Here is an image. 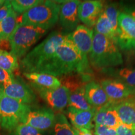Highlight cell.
<instances>
[{"label": "cell", "instance_id": "obj_4", "mask_svg": "<svg viewBox=\"0 0 135 135\" xmlns=\"http://www.w3.org/2000/svg\"><path fill=\"white\" fill-rule=\"evenodd\" d=\"M59 11L60 3L41 0L38 5L21 15L19 23L33 25L48 30L59 20Z\"/></svg>", "mask_w": 135, "mask_h": 135}, {"label": "cell", "instance_id": "obj_12", "mask_svg": "<svg viewBox=\"0 0 135 135\" xmlns=\"http://www.w3.org/2000/svg\"><path fill=\"white\" fill-rule=\"evenodd\" d=\"M55 116V113L51 109H31L26 114L23 123L36 128L40 131H46L53 128Z\"/></svg>", "mask_w": 135, "mask_h": 135}, {"label": "cell", "instance_id": "obj_11", "mask_svg": "<svg viewBox=\"0 0 135 135\" xmlns=\"http://www.w3.org/2000/svg\"><path fill=\"white\" fill-rule=\"evenodd\" d=\"M59 21L62 28L66 31H74L78 26V6L80 1L68 0L60 1Z\"/></svg>", "mask_w": 135, "mask_h": 135}, {"label": "cell", "instance_id": "obj_27", "mask_svg": "<svg viewBox=\"0 0 135 135\" xmlns=\"http://www.w3.org/2000/svg\"><path fill=\"white\" fill-rule=\"evenodd\" d=\"M117 75L121 81L128 85L135 88V68H124L118 71Z\"/></svg>", "mask_w": 135, "mask_h": 135}, {"label": "cell", "instance_id": "obj_1", "mask_svg": "<svg viewBox=\"0 0 135 135\" xmlns=\"http://www.w3.org/2000/svg\"><path fill=\"white\" fill-rule=\"evenodd\" d=\"M36 73L48 74L57 78L76 73L86 75L91 74L88 60L81 55L69 34L51 58Z\"/></svg>", "mask_w": 135, "mask_h": 135}, {"label": "cell", "instance_id": "obj_26", "mask_svg": "<svg viewBox=\"0 0 135 135\" xmlns=\"http://www.w3.org/2000/svg\"><path fill=\"white\" fill-rule=\"evenodd\" d=\"M104 10L110 22L113 31L116 36L118 30V18L119 13L117 6L114 3H109L106 5L105 7L104 8Z\"/></svg>", "mask_w": 135, "mask_h": 135}, {"label": "cell", "instance_id": "obj_6", "mask_svg": "<svg viewBox=\"0 0 135 135\" xmlns=\"http://www.w3.org/2000/svg\"><path fill=\"white\" fill-rule=\"evenodd\" d=\"M31 109L30 105L3 94L0 103V128L12 132L18 124L23 123L26 114Z\"/></svg>", "mask_w": 135, "mask_h": 135}, {"label": "cell", "instance_id": "obj_7", "mask_svg": "<svg viewBox=\"0 0 135 135\" xmlns=\"http://www.w3.org/2000/svg\"><path fill=\"white\" fill-rule=\"evenodd\" d=\"M116 43L121 50L135 49V19L126 12H119Z\"/></svg>", "mask_w": 135, "mask_h": 135}, {"label": "cell", "instance_id": "obj_23", "mask_svg": "<svg viewBox=\"0 0 135 135\" xmlns=\"http://www.w3.org/2000/svg\"><path fill=\"white\" fill-rule=\"evenodd\" d=\"M94 31L97 32L98 33L104 35L108 38L112 39L116 41L115 35L113 31L111 23L106 16L104 9L94 25Z\"/></svg>", "mask_w": 135, "mask_h": 135}, {"label": "cell", "instance_id": "obj_15", "mask_svg": "<svg viewBox=\"0 0 135 135\" xmlns=\"http://www.w3.org/2000/svg\"><path fill=\"white\" fill-rule=\"evenodd\" d=\"M84 91L88 102L96 110L109 103L107 94L99 83L89 81L84 86Z\"/></svg>", "mask_w": 135, "mask_h": 135}, {"label": "cell", "instance_id": "obj_20", "mask_svg": "<svg viewBox=\"0 0 135 135\" xmlns=\"http://www.w3.org/2000/svg\"><path fill=\"white\" fill-rule=\"evenodd\" d=\"M68 107H71L79 110L83 111L95 109L89 104L86 98L84 86L70 91Z\"/></svg>", "mask_w": 135, "mask_h": 135}, {"label": "cell", "instance_id": "obj_10", "mask_svg": "<svg viewBox=\"0 0 135 135\" xmlns=\"http://www.w3.org/2000/svg\"><path fill=\"white\" fill-rule=\"evenodd\" d=\"M41 97L53 111L60 112L68 104L70 91L66 87L61 85L54 89H45L35 87Z\"/></svg>", "mask_w": 135, "mask_h": 135}, {"label": "cell", "instance_id": "obj_5", "mask_svg": "<svg viewBox=\"0 0 135 135\" xmlns=\"http://www.w3.org/2000/svg\"><path fill=\"white\" fill-rule=\"evenodd\" d=\"M47 31L48 30L41 27L18 23L9 40L10 53L17 58L25 56L30 49L46 34Z\"/></svg>", "mask_w": 135, "mask_h": 135}, {"label": "cell", "instance_id": "obj_36", "mask_svg": "<svg viewBox=\"0 0 135 135\" xmlns=\"http://www.w3.org/2000/svg\"><path fill=\"white\" fill-rule=\"evenodd\" d=\"M5 1H4V0H0V8L4 5V4L5 3Z\"/></svg>", "mask_w": 135, "mask_h": 135}, {"label": "cell", "instance_id": "obj_24", "mask_svg": "<svg viewBox=\"0 0 135 135\" xmlns=\"http://www.w3.org/2000/svg\"><path fill=\"white\" fill-rule=\"evenodd\" d=\"M18 67V58L11 53L0 49V68L13 73Z\"/></svg>", "mask_w": 135, "mask_h": 135}, {"label": "cell", "instance_id": "obj_35", "mask_svg": "<svg viewBox=\"0 0 135 135\" xmlns=\"http://www.w3.org/2000/svg\"><path fill=\"white\" fill-rule=\"evenodd\" d=\"M3 95V89H2V87L0 86V103H1V99H2Z\"/></svg>", "mask_w": 135, "mask_h": 135}, {"label": "cell", "instance_id": "obj_21", "mask_svg": "<svg viewBox=\"0 0 135 135\" xmlns=\"http://www.w3.org/2000/svg\"><path fill=\"white\" fill-rule=\"evenodd\" d=\"M53 135H79V131L72 127L63 114L58 113L55 116Z\"/></svg>", "mask_w": 135, "mask_h": 135}, {"label": "cell", "instance_id": "obj_32", "mask_svg": "<svg viewBox=\"0 0 135 135\" xmlns=\"http://www.w3.org/2000/svg\"><path fill=\"white\" fill-rule=\"evenodd\" d=\"M15 78L13 73L7 71L0 68V83L4 84L11 81Z\"/></svg>", "mask_w": 135, "mask_h": 135}, {"label": "cell", "instance_id": "obj_9", "mask_svg": "<svg viewBox=\"0 0 135 135\" xmlns=\"http://www.w3.org/2000/svg\"><path fill=\"white\" fill-rule=\"evenodd\" d=\"M100 84L107 94L109 103L113 104L135 97V88L120 80L105 79L101 81Z\"/></svg>", "mask_w": 135, "mask_h": 135}, {"label": "cell", "instance_id": "obj_13", "mask_svg": "<svg viewBox=\"0 0 135 135\" xmlns=\"http://www.w3.org/2000/svg\"><path fill=\"white\" fill-rule=\"evenodd\" d=\"M104 9L103 3L100 1H84L78 6L79 19L88 27L95 25Z\"/></svg>", "mask_w": 135, "mask_h": 135}, {"label": "cell", "instance_id": "obj_33", "mask_svg": "<svg viewBox=\"0 0 135 135\" xmlns=\"http://www.w3.org/2000/svg\"><path fill=\"white\" fill-rule=\"evenodd\" d=\"M79 131V135H93L91 131L89 129H78Z\"/></svg>", "mask_w": 135, "mask_h": 135}, {"label": "cell", "instance_id": "obj_18", "mask_svg": "<svg viewBox=\"0 0 135 135\" xmlns=\"http://www.w3.org/2000/svg\"><path fill=\"white\" fill-rule=\"evenodd\" d=\"M27 80L30 81L33 86L45 89L57 88L61 86V83L57 77L41 73H23Z\"/></svg>", "mask_w": 135, "mask_h": 135}, {"label": "cell", "instance_id": "obj_8", "mask_svg": "<svg viewBox=\"0 0 135 135\" xmlns=\"http://www.w3.org/2000/svg\"><path fill=\"white\" fill-rule=\"evenodd\" d=\"M1 87L3 94L23 104L30 105L36 100L33 91L19 77H15L11 81L3 84Z\"/></svg>", "mask_w": 135, "mask_h": 135}, {"label": "cell", "instance_id": "obj_2", "mask_svg": "<svg viewBox=\"0 0 135 135\" xmlns=\"http://www.w3.org/2000/svg\"><path fill=\"white\" fill-rule=\"evenodd\" d=\"M89 61L98 70L116 66L123 63L122 55L116 41L94 31Z\"/></svg>", "mask_w": 135, "mask_h": 135}, {"label": "cell", "instance_id": "obj_22", "mask_svg": "<svg viewBox=\"0 0 135 135\" xmlns=\"http://www.w3.org/2000/svg\"><path fill=\"white\" fill-rule=\"evenodd\" d=\"M17 14L14 11L0 21V41L9 40L18 25Z\"/></svg>", "mask_w": 135, "mask_h": 135}, {"label": "cell", "instance_id": "obj_34", "mask_svg": "<svg viewBox=\"0 0 135 135\" xmlns=\"http://www.w3.org/2000/svg\"><path fill=\"white\" fill-rule=\"evenodd\" d=\"M126 13H129V15H131V16H132L135 19V7L126 8Z\"/></svg>", "mask_w": 135, "mask_h": 135}, {"label": "cell", "instance_id": "obj_17", "mask_svg": "<svg viewBox=\"0 0 135 135\" xmlns=\"http://www.w3.org/2000/svg\"><path fill=\"white\" fill-rule=\"evenodd\" d=\"M96 110H79L71 107H68L67 115L71 123L77 129H89L93 127V121Z\"/></svg>", "mask_w": 135, "mask_h": 135}, {"label": "cell", "instance_id": "obj_31", "mask_svg": "<svg viewBox=\"0 0 135 135\" xmlns=\"http://www.w3.org/2000/svg\"><path fill=\"white\" fill-rule=\"evenodd\" d=\"M11 1L6 0L4 5L0 8V21L6 18L13 11Z\"/></svg>", "mask_w": 135, "mask_h": 135}, {"label": "cell", "instance_id": "obj_28", "mask_svg": "<svg viewBox=\"0 0 135 135\" xmlns=\"http://www.w3.org/2000/svg\"><path fill=\"white\" fill-rule=\"evenodd\" d=\"M12 135H42V133L28 124L20 123L12 131Z\"/></svg>", "mask_w": 135, "mask_h": 135}, {"label": "cell", "instance_id": "obj_30", "mask_svg": "<svg viewBox=\"0 0 135 135\" xmlns=\"http://www.w3.org/2000/svg\"><path fill=\"white\" fill-rule=\"evenodd\" d=\"M117 135H135V128L121 124L116 128Z\"/></svg>", "mask_w": 135, "mask_h": 135}, {"label": "cell", "instance_id": "obj_16", "mask_svg": "<svg viewBox=\"0 0 135 135\" xmlns=\"http://www.w3.org/2000/svg\"><path fill=\"white\" fill-rule=\"evenodd\" d=\"M93 121L97 125L116 128L122 124L115 109V104L109 103L96 110Z\"/></svg>", "mask_w": 135, "mask_h": 135}, {"label": "cell", "instance_id": "obj_3", "mask_svg": "<svg viewBox=\"0 0 135 135\" xmlns=\"http://www.w3.org/2000/svg\"><path fill=\"white\" fill-rule=\"evenodd\" d=\"M67 36L68 35L58 31L50 33L43 42L22 59L21 68L23 73H36L43 64L51 58Z\"/></svg>", "mask_w": 135, "mask_h": 135}, {"label": "cell", "instance_id": "obj_14", "mask_svg": "<svg viewBox=\"0 0 135 135\" xmlns=\"http://www.w3.org/2000/svg\"><path fill=\"white\" fill-rule=\"evenodd\" d=\"M69 36L84 58H88L91 50L93 30L84 25H78Z\"/></svg>", "mask_w": 135, "mask_h": 135}, {"label": "cell", "instance_id": "obj_29", "mask_svg": "<svg viewBox=\"0 0 135 135\" xmlns=\"http://www.w3.org/2000/svg\"><path fill=\"white\" fill-rule=\"evenodd\" d=\"M94 134L95 135H117L116 128L108 127L103 125L94 126Z\"/></svg>", "mask_w": 135, "mask_h": 135}, {"label": "cell", "instance_id": "obj_25", "mask_svg": "<svg viewBox=\"0 0 135 135\" xmlns=\"http://www.w3.org/2000/svg\"><path fill=\"white\" fill-rule=\"evenodd\" d=\"M41 0H13L11 1L13 11L16 14L24 13L38 5Z\"/></svg>", "mask_w": 135, "mask_h": 135}, {"label": "cell", "instance_id": "obj_19", "mask_svg": "<svg viewBox=\"0 0 135 135\" xmlns=\"http://www.w3.org/2000/svg\"><path fill=\"white\" fill-rule=\"evenodd\" d=\"M115 109L122 124L135 128V97L115 104Z\"/></svg>", "mask_w": 135, "mask_h": 135}]
</instances>
